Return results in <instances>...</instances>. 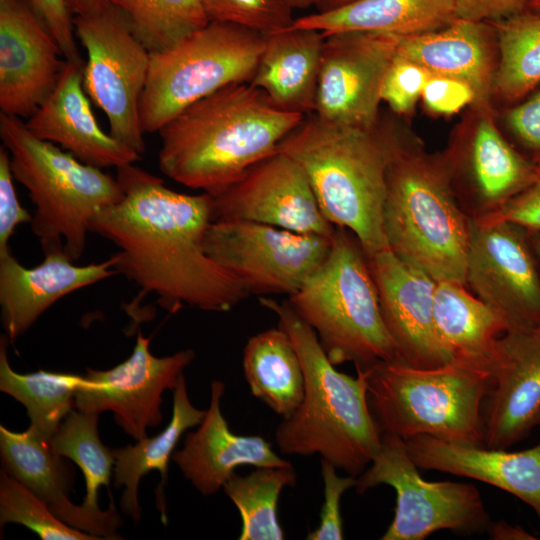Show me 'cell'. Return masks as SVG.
<instances>
[{"label": "cell", "mask_w": 540, "mask_h": 540, "mask_svg": "<svg viewBox=\"0 0 540 540\" xmlns=\"http://www.w3.org/2000/svg\"><path fill=\"white\" fill-rule=\"evenodd\" d=\"M123 197L98 213L91 232L112 242L113 268L139 288L134 304L155 295L173 314L185 306L228 312L248 297L244 285L206 253L212 196L191 195L133 164L117 168Z\"/></svg>", "instance_id": "obj_1"}, {"label": "cell", "mask_w": 540, "mask_h": 540, "mask_svg": "<svg viewBox=\"0 0 540 540\" xmlns=\"http://www.w3.org/2000/svg\"><path fill=\"white\" fill-rule=\"evenodd\" d=\"M305 117L277 107L249 82L228 85L159 130V167L181 185L214 194L276 152Z\"/></svg>", "instance_id": "obj_2"}, {"label": "cell", "mask_w": 540, "mask_h": 540, "mask_svg": "<svg viewBox=\"0 0 540 540\" xmlns=\"http://www.w3.org/2000/svg\"><path fill=\"white\" fill-rule=\"evenodd\" d=\"M405 130L380 117L363 128L310 114L277 147L303 168L325 217L351 231L368 256L388 249L386 176Z\"/></svg>", "instance_id": "obj_3"}, {"label": "cell", "mask_w": 540, "mask_h": 540, "mask_svg": "<svg viewBox=\"0 0 540 540\" xmlns=\"http://www.w3.org/2000/svg\"><path fill=\"white\" fill-rule=\"evenodd\" d=\"M260 304L278 318V326L291 338L302 363L304 397L296 411L275 430L281 453L318 454L336 469L359 476L378 452L381 431L368 402L364 372L357 377L335 368L315 331L288 300L260 296Z\"/></svg>", "instance_id": "obj_4"}, {"label": "cell", "mask_w": 540, "mask_h": 540, "mask_svg": "<svg viewBox=\"0 0 540 540\" xmlns=\"http://www.w3.org/2000/svg\"><path fill=\"white\" fill-rule=\"evenodd\" d=\"M388 249L436 282L466 285L472 219L453 189L442 153L431 154L405 130L386 176Z\"/></svg>", "instance_id": "obj_5"}, {"label": "cell", "mask_w": 540, "mask_h": 540, "mask_svg": "<svg viewBox=\"0 0 540 540\" xmlns=\"http://www.w3.org/2000/svg\"><path fill=\"white\" fill-rule=\"evenodd\" d=\"M361 372L381 434L404 441L426 435L484 446L483 406L492 382L489 369L456 360L420 368L397 359Z\"/></svg>", "instance_id": "obj_6"}, {"label": "cell", "mask_w": 540, "mask_h": 540, "mask_svg": "<svg viewBox=\"0 0 540 540\" xmlns=\"http://www.w3.org/2000/svg\"><path fill=\"white\" fill-rule=\"evenodd\" d=\"M0 136L13 177L35 206L30 225L43 251L63 248L75 262L85 250L92 219L122 199L120 182L36 137L18 117L0 114Z\"/></svg>", "instance_id": "obj_7"}, {"label": "cell", "mask_w": 540, "mask_h": 540, "mask_svg": "<svg viewBox=\"0 0 540 540\" xmlns=\"http://www.w3.org/2000/svg\"><path fill=\"white\" fill-rule=\"evenodd\" d=\"M288 301L335 366L350 362L356 371H365L400 359L382 317L368 256L348 229L336 227L325 262Z\"/></svg>", "instance_id": "obj_8"}, {"label": "cell", "mask_w": 540, "mask_h": 540, "mask_svg": "<svg viewBox=\"0 0 540 540\" xmlns=\"http://www.w3.org/2000/svg\"><path fill=\"white\" fill-rule=\"evenodd\" d=\"M265 35L210 21L176 45L150 53L140 104L143 132L154 133L196 101L234 83L250 82Z\"/></svg>", "instance_id": "obj_9"}, {"label": "cell", "mask_w": 540, "mask_h": 540, "mask_svg": "<svg viewBox=\"0 0 540 540\" xmlns=\"http://www.w3.org/2000/svg\"><path fill=\"white\" fill-rule=\"evenodd\" d=\"M379 485L396 492L394 518L382 540H424L440 530L472 535L488 531L492 523L473 484L424 479L405 441L389 434H382L378 452L354 488L364 494Z\"/></svg>", "instance_id": "obj_10"}, {"label": "cell", "mask_w": 540, "mask_h": 540, "mask_svg": "<svg viewBox=\"0 0 540 540\" xmlns=\"http://www.w3.org/2000/svg\"><path fill=\"white\" fill-rule=\"evenodd\" d=\"M75 35L87 51L83 87L106 115L110 134L138 154L145 152L139 104L150 52L124 16L107 0L97 11L74 17Z\"/></svg>", "instance_id": "obj_11"}, {"label": "cell", "mask_w": 540, "mask_h": 540, "mask_svg": "<svg viewBox=\"0 0 540 540\" xmlns=\"http://www.w3.org/2000/svg\"><path fill=\"white\" fill-rule=\"evenodd\" d=\"M332 238L255 222L213 221L204 247L249 294L291 296L323 265Z\"/></svg>", "instance_id": "obj_12"}, {"label": "cell", "mask_w": 540, "mask_h": 540, "mask_svg": "<svg viewBox=\"0 0 540 540\" xmlns=\"http://www.w3.org/2000/svg\"><path fill=\"white\" fill-rule=\"evenodd\" d=\"M470 108L443 154L458 201L480 220L536 181L540 168L503 137L493 109Z\"/></svg>", "instance_id": "obj_13"}, {"label": "cell", "mask_w": 540, "mask_h": 540, "mask_svg": "<svg viewBox=\"0 0 540 540\" xmlns=\"http://www.w3.org/2000/svg\"><path fill=\"white\" fill-rule=\"evenodd\" d=\"M401 38L361 31L326 34L313 114L330 123L373 127L380 117L384 78Z\"/></svg>", "instance_id": "obj_14"}, {"label": "cell", "mask_w": 540, "mask_h": 540, "mask_svg": "<svg viewBox=\"0 0 540 540\" xmlns=\"http://www.w3.org/2000/svg\"><path fill=\"white\" fill-rule=\"evenodd\" d=\"M466 285L508 330L540 325V274L526 230L472 219Z\"/></svg>", "instance_id": "obj_15"}, {"label": "cell", "mask_w": 540, "mask_h": 540, "mask_svg": "<svg viewBox=\"0 0 540 540\" xmlns=\"http://www.w3.org/2000/svg\"><path fill=\"white\" fill-rule=\"evenodd\" d=\"M195 358L192 349L156 357L150 338L138 329L131 355L108 370H86L84 383L75 395V408L100 414L111 411L122 430L138 441L147 429L162 421L161 403L165 390H173L184 369Z\"/></svg>", "instance_id": "obj_16"}, {"label": "cell", "mask_w": 540, "mask_h": 540, "mask_svg": "<svg viewBox=\"0 0 540 540\" xmlns=\"http://www.w3.org/2000/svg\"><path fill=\"white\" fill-rule=\"evenodd\" d=\"M210 195L213 221L255 222L328 238L336 230L323 214L303 168L278 150Z\"/></svg>", "instance_id": "obj_17"}, {"label": "cell", "mask_w": 540, "mask_h": 540, "mask_svg": "<svg viewBox=\"0 0 540 540\" xmlns=\"http://www.w3.org/2000/svg\"><path fill=\"white\" fill-rule=\"evenodd\" d=\"M483 406L484 446L507 449L540 425V325L498 340Z\"/></svg>", "instance_id": "obj_18"}, {"label": "cell", "mask_w": 540, "mask_h": 540, "mask_svg": "<svg viewBox=\"0 0 540 540\" xmlns=\"http://www.w3.org/2000/svg\"><path fill=\"white\" fill-rule=\"evenodd\" d=\"M25 0H0V109L29 117L56 85L65 60Z\"/></svg>", "instance_id": "obj_19"}, {"label": "cell", "mask_w": 540, "mask_h": 540, "mask_svg": "<svg viewBox=\"0 0 540 540\" xmlns=\"http://www.w3.org/2000/svg\"><path fill=\"white\" fill-rule=\"evenodd\" d=\"M368 259L382 317L400 359L420 368L439 367L452 361L434 324L433 296L437 282L389 249Z\"/></svg>", "instance_id": "obj_20"}, {"label": "cell", "mask_w": 540, "mask_h": 540, "mask_svg": "<svg viewBox=\"0 0 540 540\" xmlns=\"http://www.w3.org/2000/svg\"><path fill=\"white\" fill-rule=\"evenodd\" d=\"M3 470L36 494L60 520L99 539H122L123 521L113 499L107 510H92L70 500L74 471L46 441L29 428L23 432L0 426Z\"/></svg>", "instance_id": "obj_21"}, {"label": "cell", "mask_w": 540, "mask_h": 540, "mask_svg": "<svg viewBox=\"0 0 540 540\" xmlns=\"http://www.w3.org/2000/svg\"><path fill=\"white\" fill-rule=\"evenodd\" d=\"M43 252L42 262L27 268L10 248L0 251L1 322L10 341L23 335L62 297L118 274L114 255L101 263L78 266L63 248Z\"/></svg>", "instance_id": "obj_22"}, {"label": "cell", "mask_w": 540, "mask_h": 540, "mask_svg": "<svg viewBox=\"0 0 540 540\" xmlns=\"http://www.w3.org/2000/svg\"><path fill=\"white\" fill-rule=\"evenodd\" d=\"M84 64L65 60L53 90L25 126L36 137L59 145L85 164L101 169L134 164L141 155L105 133L97 123L83 87Z\"/></svg>", "instance_id": "obj_23"}, {"label": "cell", "mask_w": 540, "mask_h": 540, "mask_svg": "<svg viewBox=\"0 0 540 540\" xmlns=\"http://www.w3.org/2000/svg\"><path fill=\"white\" fill-rule=\"evenodd\" d=\"M397 54L430 74L468 84L475 94L470 107L493 109L499 49L490 22L457 18L444 28L402 37Z\"/></svg>", "instance_id": "obj_24"}, {"label": "cell", "mask_w": 540, "mask_h": 540, "mask_svg": "<svg viewBox=\"0 0 540 540\" xmlns=\"http://www.w3.org/2000/svg\"><path fill=\"white\" fill-rule=\"evenodd\" d=\"M225 384L211 383L209 407L202 422L184 437L172 459L184 477L203 496L217 493L240 466L284 467L292 463L278 456L261 436L237 435L223 416Z\"/></svg>", "instance_id": "obj_25"}, {"label": "cell", "mask_w": 540, "mask_h": 540, "mask_svg": "<svg viewBox=\"0 0 540 540\" xmlns=\"http://www.w3.org/2000/svg\"><path fill=\"white\" fill-rule=\"evenodd\" d=\"M405 444L418 468L475 479L502 489L531 506L540 522V443L510 452L421 435Z\"/></svg>", "instance_id": "obj_26"}, {"label": "cell", "mask_w": 540, "mask_h": 540, "mask_svg": "<svg viewBox=\"0 0 540 540\" xmlns=\"http://www.w3.org/2000/svg\"><path fill=\"white\" fill-rule=\"evenodd\" d=\"M325 35L290 27L265 35L256 71L249 82L282 110L313 114Z\"/></svg>", "instance_id": "obj_27"}, {"label": "cell", "mask_w": 540, "mask_h": 540, "mask_svg": "<svg viewBox=\"0 0 540 540\" xmlns=\"http://www.w3.org/2000/svg\"><path fill=\"white\" fill-rule=\"evenodd\" d=\"M173 392V411L167 427L154 437H145L134 445L114 448L113 484L124 488L120 499L123 513L135 523L141 519L138 500L139 483L144 475L157 470L161 482L156 489V507L166 523L165 487L168 479V464L181 436L190 428L198 426L206 410L196 408L190 401L186 380L182 374Z\"/></svg>", "instance_id": "obj_28"}, {"label": "cell", "mask_w": 540, "mask_h": 540, "mask_svg": "<svg viewBox=\"0 0 540 540\" xmlns=\"http://www.w3.org/2000/svg\"><path fill=\"white\" fill-rule=\"evenodd\" d=\"M433 317L438 338L451 360L490 370L506 320L492 307L454 281L436 283Z\"/></svg>", "instance_id": "obj_29"}, {"label": "cell", "mask_w": 540, "mask_h": 540, "mask_svg": "<svg viewBox=\"0 0 540 540\" xmlns=\"http://www.w3.org/2000/svg\"><path fill=\"white\" fill-rule=\"evenodd\" d=\"M455 19V0H357L333 11L295 18L291 27L325 35L361 31L406 37L444 28Z\"/></svg>", "instance_id": "obj_30"}, {"label": "cell", "mask_w": 540, "mask_h": 540, "mask_svg": "<svg viewBox=\"0 0 540 540\" xmlns=\"http://www.w3.org/2000/svg\"><path fill=\"white\" fill-rule=\"evenodd\" d=\"M243 372L251 394L283 419L301 404L305 377L299 354L285 330L251 336L243 350Z\"/></svg>", "instance_id": "obj_31"}, {"label": "cell", "mask_w": 540, "mask_h": 540, "mask_svg": "<svg viewBox=\"0 0 540 540\" xmlns=\"http://www.w3.org/2000/svg\"><path fill=\"white\" fill-rule=\"evenodd\" d=\"M8 340L6 335L0 338V390L26 408L30 419L28 428L50 441L63 419L75 407V395L85 376L45 370L17 373L8 361Z\"/></svg>", "instance_id": "obj_32"}, {"label": "cell", "mask_w": 540, "mask_h": 540, "mask_svg": "<svg viewBox=\"0 0 540 540\" xmlns=\"http://www.w3.org/2000/svg\"><path fill=\"white\" fill-rule=\"evenodd\" d=\"M496 31L499 63L494 100H521L540 83V15L524 11L488 21Z\"/></svg>", "instance_id": "obj_33"}, {"label": "cell", "mask_w": 540, "mask_h": 540, "mask_svg": "<svg viewBox=\"0 0 540 540\" xmlns=\"http://www.w3.org/2000/svg\"><path fill=\"white\" fill-rule=\"evenodd\" d=\"M293 466L256 467L248 475L233 473L223 485L227 497L238 509L242 527L239 540H282L277 507L282 490L295 486Z\"/></svg>", "instance_id": "obj_34"}, {"label": "cell", "mask_w": 540, "mask_h": 540, "mask_svg": "<svg viewBox=\"0 0 540 540\" xmlns=\"http://www.w3.org/2000/svg\"><path fill=\"white\" fill-rule=\"evenodd\" d=\"M150 53L168 49L209 23L204 0H109Z\"/></svg>", "instance_id": "obj_35"}, {"label": "cell", "mask_w": 540, "mask_h": 540, "mask_svg": "<svg viewBox=\"0 0 540 540\" xmlns=\"http://www.w3.org/2000/svg\"><path fill=\"white\" fill-rule=\"evenodd\" d=\"M98 416L72 410L61 422L50 440L53 451L75 462L86 481L83 505L100 510L97 497L100 486L109 488L114 466L113 450L105 446L98 434Z\"/></svg>", "instance_id": "obj_36"}, {"label": "cell", "mask_w": 540, "mask_h": 540, "mask_svg": "<svg viewBox=\"0 0 540 540\" xmlns=\"http://www.w3.org/2000/svg\"><path fill=\"white\" fill-rule=\"evenodd\" d=\"M7 523L23 525L42 540L99 539L60 520L36 494L2 469L0 472L1 527Z\"/></svg>", "instance_id": "obj_37"}, {"label": "cell", "mask_w": 540, "mask_h": 540, "mask_svg": "<svg viewBox=\"0 0 540 540\" xmlns=\"http://www.w3.org/2000/svg\"><path fill=\"white\" fill-rule=\"evenodd\" d=\"M210 21L237 25L268 35L290 28L295 20L288 0H204Z\"/></svg>", "instance_id": "obj_38"}, {"label": "cell", "mask_w": 540, "mask_h": 540, "mask_svg": "<svg viewBox=\"0 0 540 540\" xmlns=\"http://www.w3.org/2000/svg\"><path fill=\"white\" fill-rule=\"evenodd\" d=\"M431 74L419 64L396 53L384 78L381 100L397 115H410Z\"/></svg>", "instance_id": "obj_39"}, {"label": "cell", "mask_w": 540, "mask_h": 540, "mask_svg": "<svg viewBox=\"0 0 540 540\" xmlns=\"http://www.w3.org/2000/svg\"><path fill=\"white\" fill-rule=\"evenodd\" d=\"M336 468L328 461L321 459V474L324 484V503L320 513V523L308 533V540H342L344 538L341 516V498L343 494L354 488L357 477L353 475L339 476Z\"/></svg>", "instance_id": "obj_40"}, {"label": "cell", "mask_w": 540, "mask_h": 540, "mask_svg": "<svg viewBox=\"0 0 540 540\" xmlns=\"http://www.w3.org/2000/svg\"><path fill=\"white\" fill-rule=\"evenodd\" d=\"M43 21L66 61L83 62L76 44L69 0H25Z\"/></svg>", "instance_id": "obj_41"}, {"label": "cell", "mask_w": 540, "mask_h": 540, "mask_svg": "<svg viewBox=\"0 0 540 540\" xmlns=\"http://www.w3.org/2000/svg\"><path fill=\"white\" fill-rule=\"evenodd\" d=\"M421 99L424 107L434 115L450 116L475 101L473 89L465 82L439 75L427 80Z\"/></svg>", "instance_id": "obj_42"}, {"label": "cell", "mask_w": 540, "mask_h": 540, "mask_svg": "<svg viewBox=\"0 0 540 540\" xmlns=\"http://www.w3.org/2000/svg\"><path fill=\"white\" fill-rule=\"evenodd\" d=\"M10 156L4 146L0 148V251L9 249L8 241L16 227L31 223L32 215L18 200Z\"/></svg>", "instance_id": "obj_43"}, {"label": "cell", "mask_w": 540, "mask_h": 540, "mask_svg": "<svg viewBox=\"0 0 540 540\" xmlns=\"http://www.w3.org/2000/svg\"><path fill=\"white\" fill-rule=\"evenodd\" d=\"M479 221L508 222L528 232L540 231V176L496 212Z\"/></svg>", "instance_id": "obj_44"}, {"label": "cell", "mask_w": 540, "mask_h": 540, "mask_svg": "<svg viewBox=\"0 0 540 540\" xmlns=\"http://www.w3.org/2000/svg\"><path fill=\"white\" fill-rule=\"evenodd\" d=\"M505 119L514 135L540 155V91L509 109Z\"/></svg>", "instance_id": "obj_45"}, {"label": "cell", "mask_w": 540, "mask_h": 540, "mask_svg": "<svg viewBox=\"0 0 540 540\" xmlns=\"http://www.w3.org/2000/svg\"><path fill=\"white\" fill-rule=\"evenodd\" d=\"M532 0H455L457 18L494 21L512 17L527 10Z\"/></svg>", "instance_id": "obj_46"}, {"label": "cell", "mask_w": 540, "mask_h": 540, "mask_svg": "<svg viewBox=\"0 0 540 540\" xmlns=\"http://www.w3.org/2000/svg\"><path fill=\"white\" fill-rule=\"evenodd\" d=\"M488 533L494 540H535L537 537L530 534L521 526H514L506 521L491 523Z\"/></svg>", "instance_id": "obj_47"}, {"label": "cell", "mask_w": 540, "mask_h": 540, "mask_svg": "<svg viewBox=\"0 0 540 540\" xmlns=\"http://www.w3.org/2000/svg\"><path fill=\"white\" fill-rule=\"evenodd\" d=\"M107 0H69L75 16L87 15L100 9Z\"/></svg>", "instance_id": "obj_48"}, {"label": "cell", "mask_w": 540, "mask_h": 540, "mask_svg": "<svg viewBox=\"0 0 540 540\" xmlns=\"http://www.w3.org/2000/svg\"><path fill=\"white\" fill-rule=\"evenodd\" d=\"M357 0H316V12H329L347 6Z\"/></svg>", "instance_id": "obj_49"}, {"label": "cell", "mask_w": 540, "mask_h": 540, "mask_svg": "<svg viewBox=\"0 0 540 540\" xmlns=\"http://www.w3.org/2000/svg\"><path fill=\"white\" fill-rule=\"evenodd\" d=\"M527 233H528V238L532 246V249L534 251V254L540 263V231H533V232L527 231Z\"/></svg>", "instance_id": "obj_50"}, {"label": "cell", "mask_w": 540, "mask_h": 540, "mask_svg": "<svg viewBox=\"0 0 540 540\" xmlns=\"http://www.w3.org/2000/svg\"><path fill=\"white\" fill-rule=\"evenodd\" d=\"M293 9H307L315 7L316 0H288Z\"/></svg>", "instance_id": "obj_51"}, {"label": "cell", "mask_w": 540, "mask_h": 540, "mask_svg": "<svg viewBox=\"0 0 540 540\" xmlns=\"http://www.w3.org/2000/svg\"><path fill=\"white\" fill-rule=\"evenodd\" d=\"M527 11L540 15V0H532L527 7Z\"/></svg>", "instance_id": "obj_52"}, {"label": "cell", "mask_w": 540, "mask_h": 540, "mask_svg": "<svg viewBox=\"0 0 540 540\" xmlns=\"http://www.w3.org/2000/svg\"><path fill=\"white\" fill-rule=\"evenodd\" d=\"M536 164L539 166L540 168V155L537 156L536 158Z\"/></svg>", "instance_id": "obj_53"}, {"label": "cell", "mask_w": 540, "mask_h": 540, "mask_svg": "<svg viewBox=\"0 0 540 540\" xmlns=\"http://www.w3.org/2000/svg\"><path fill=\"white\" fill-rule=\"evenodd\" d=\"M540 426V425H539Z\"/></svg>", "instance_id": "obj_54"}]
</instances>
